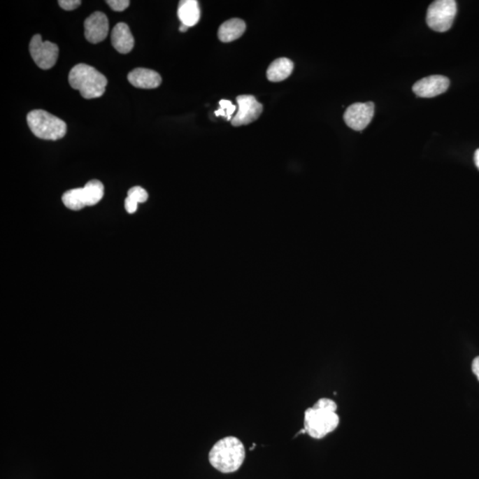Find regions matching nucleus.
I'll list each match as a JSON object with an SVG mask.
<instances>
[{"label":"nucleus","mask_w":479,"mask_h":479,"mask_svg":"<svg viewBox=\"0 0 479 479\" xmlns=\"http://www.w3.org/2000/svg\"><path fill=\"white\" fill-rule=\"evenodd\" d=\"M136 201L137 203H145L148 200V194L144 188L141 187H131L130 190L128 191V196Z\"/></svg>","instance_id":"obj_19"},{"label":"nucleus","mask_w":479,"mask_h":479,"mask_svg":"<svg viewBox=\"0 0 479 479\" xmlns=\"http://www.w3.org/2000/svg\"><path fill=\"white\" fill-rule=\"evenodd\" d=\"M220 108L219 110H217L215 112V115H217V117H220V115H222V117H226L227 120H232V115L236 112V106L232 104V102L227 100H222L220 101Z\"/></svg>","instance_id":"obj_18"},{"label":"nucleus","mask_w":479,"mask_h":479,"mask_svg":"<svg viewBox=\"0 0 479 479\" xmlns=\"http://www.w3.org/2000/svg\"><path fill=\"white\" fill-rule=\"evenodd\" d=\"M178 15L180 18L181 24L187 26L188 28L193 27L199 22L201 12L199 5L196 0H184L180 2L178 6Z\"/></svg>","instance_id":"obj_14"},{"label":"nucleus","mask_w":479,"mask_h":479,"mask_svg":"<svg viewBox=\"0 0 479 479\" xmlns=\"http://www.w3.org/2000/svg\"><path fill=\"white\" fill-rule=\"evenodd\" d=\"M457 13L455 0H437L429 6L426 22L434 31L445 32L452 27Z\"/></svg>","instance_id":"obj_5"},{"label":"nucleus","mask_w":479,"mask_h":479,"mask_svg":"<svg viewBox=\"0 0 479 479\" xmlns=\"http://www.w3.org/2000/svg\"><path fill=\"white\" fill-rule=\"evenodd\" d=\"M106 3L115 12L124 11L130 6L129 0H108Z\"/></svg>","instance_id":"obj_20"},{"label":"nucleus","mask_w":479,"mask_h":479,"mask_svg":"<svg viewBox=\"0 0 479 479\" xmlns=\"http://www.w3.org/2000/svg\"><path fill=\"white\" fill-rule=\"evenodd\" d=\"M474 160L476 166H477L478 169L479 170V148L477 151L475 152Z\"/></svg>","instance_id":"obj_24"},{"label":"nucleus","mask_w":479,"mask_h":479,"mask_svg":"<svg viewBox=\"0 0 479 479\" xmlns=\"http://www.w3.org/2000/svg\"><path fill=\"white\" fill-rule=\"evenodd\" d=\"M246 31V24L243 20L233 18L224 22L219 29V38L224 43H229L242 37Z\"/></svg>","instance_id":"obj_13"},{"label":"nucleus","mask_w":479,"mask_h":479,"mask_svg":"<svg viewBox=\"0 0 479 479\" xmlns=\"http://www.w3.org/2000/svg\"><path fill=\"white\" fill-rule=\"evenodd\" d=\"M237 113L232 118L234 127H242L256 121L263 111V106L252 95H240L237 99Z\"/></svg>","instance_id":"obj_8"},{"label":"nucleus","mask_w":479,"mask_h":479,"mask_svg":"<svg viewBox=\"0 0 479 479\" xmlns=\"http://www.w3.org/2000/svg\"><path fill=\"white\" fill-rule=\"evenodd\" d=\"M29 129L36 137L46 141H57L67 133L64 121L45 110H36L27 115Z\"/></svg>","instance_id":"obj_4"},{"label":"nucleus","mask_w":479,"mask_h":479,"mask_svg":"<svg viewBox=\"0 0 479 479\" xmlns=\"http://www.w3.org/2000/svg\"><path fill=\"white\" fill-rule=\"evenodd\" d=\"M110 25L107 15L101 12H95L85 21V36L88 42L98 44L108 37Z\"/></svg>","instance_id":"obj_10"},{"label":"nucleus","mask_w":479,"mask_h":479,"mask_svg":"<svg viewBox=\"0 0 479 479\" xmlns=\"http://www.w3.org/2000/svg\"><path fill=\"white\" fill-rule=\"evenodd\" d=\"M472 371H473L475 376H477L479 380V356L474 359L473 362H472Z\"/></svg>","instance_id":"obj_23"},{"label":"nucleus","mask_w":479,"mask_h":479,"mask_svg":"<svg viewBox=\"0 0 479 479\" xmlns=\"http://www.w3.org/2000/svg\"><path fill=\"white\" fill-rule=\"evenodd\" d=\"M59 6L66 11H72L81 6L80 0H59Z\"/></svg>","instance_id":"obj_21"},{"label":"nucleus","mask_w":479,"mask_h":479,"mask_svg":"<svg viewBox=\"0 0 479 479\" xmlns=\"http://www.w3.org/2000/svg\"><path fill=\"white\" fill-rule=\"evenodd\" d=\"M187 29H188L187 26L184 25V24H181V26L180 27V31L186 32L187 31Z\"/></svg>","instance_id":"obj_25"},{"label":"nucleus","mask_w":479,"mask_h":479,"mask_svg":"<svg viewBox=\"0 0 479 479\" xmlns=\"http://www.w3.org/2000/svg\"><path fill=\"white\" fill-rule=\"evenodd\" d=\"M138 204L136 201L131 199V198L127 197L124 201L125 209L128 213L133 214L136 213Z\"/></svg>","instance_id":"obj_22"},{"label":"nucleus","mask_w":479,"mask_h":479,"mask_svg":"<svg viewBox=\"0 0 479 479\" xmlns=\"http://www.w3.org/2000/svg\"><path fill=\"white\" fill-rule=\"evenodd\" d=\"M450 85V80L441 75L429 76L421 79L413 85V92L418 97L434 98L444 94Z\"/></svg>","instance_id":"obj_9"},{"label":"nucleus","mask_w":479,"mask_h":479,"mask_svg":"<svg viewBox=\"0 0 479 479\" xmlns=\"http://www.w3.org/2000/svg\"><path fill=\"white\" fill-rule=\"evenodd\" d=\"M87 206H96L104 196V186L100 180H94L83 187Z\"/></svg>","instance_id":"obj_16"},{"label":"nucleus","mask_w":479,"mask_h":479,"mask_svg":"<svg viewBox=\"0 0 479 479\" xmlns=\"http://www.w3.org/2000/svg\"><path fill=\"white\" fill-rule=\"evenodd\" d=\"M375 114V104L373 102H357L350 106L343 115L345 124L352 130L362 131L368 127Z\"/></svg>","instance_id":"obj_7"},{"label":"nucleus","mask_w":479,"mask_h":479,"mask_svg":"<svg viewBox=\"0 0 479 479\" xmlns=\"http://www.w3.org/2000/svg\"><path fill=\"white\" fill-rule=\"evenodd\" d=\"M336 403L328 398L320 399L313 408H307L303 419V429L310 437L320 439L331 434L339 425L336 411Z\"/></svg>","instance_id":"obj_1"},{"label":"nucleus","mask_w":479,"mask_h":479,"mask_svg":"<svg viewBox=\"0 0 479 479\" xmlns=\"http://www.w3.org/2000/svg\"><path fill=\"white\" fill-rule=\"evenodd\" d=\"M71 87L79 91L83 98H100L104 94L108 85L107 78L97 69L87 64H80L74 66L69 75Z\"/></svg>","instance_id":"obj_3"},{"label":"nucleus","mask_w":479,"mask_h":479,"mask_svg":"<svg viewBox=\"0 0 479 479\" xmlns=\"http://www.w3.org/2000/svg\"><path fill=\"white\" fill-rule=\"evenodd\" d=\"M62 201L66 207L72 210H80L87 206L83 188H74L66 192L62 196Z\"/></svg>","instance_id":"obj_17"},{"label":"nucleus","mask_w":479,"mask_h":479,"mask_svg":"<svg viewBox=\"0 0 479 479\" xmlns=\"http://www.w3.org/2000/svg\"><path fill=\"white\" fill-rule=\"evenodd\" d=\"M29 52L39 68L50 69L57 62L59 48L50 41H43L41 36L38 34L31 38Z\"/></svg>","instance_id":"obj_6"},{"label":"nucleus","mask_w":479,"mask_h":479,"mask_svg":"<svg viewBox=\"0 0 479 479\" xmlns=\"http://www.w3.org/2000/svg\"><path fill=\"white\" fill-rule=\"evenodd\" d=\"M294 64L289 59L280 58L273 61L267 69L266 76L271 82L285 80L292 75Z\"/></svg>","instance_id":"obj_15"},{"label":"nucleus","mask_w":479,"mask_h":479,"mask_svg":"<svg viewBox=\"0 0 479 479\" xmlns=\"http://www.w3.org/2000/svg\"><path fill=\"white\" fill-rule=\"evenodd\" d=\"M245 457L243 443L234 436L220 439L209 452L210 465L224 474L234 473L239 470Z\"/></svg>","instance_id":"obj_2"},{"label":"nucleus","mask_w":479,"mask_h":479,"mask_svg":"<svg viewBox=\"0 0 479 479\" xmlns=\"http://www.w3.org/2000/svg\"><path fill=\"white\" fill-rule=\"evenodd\" d=\"M111 43L120 54H129L134 49V38L130 28L124 22L117 23L111 33Z\"/></svg>","instance_id":"obj_12"},{"label":"nucleus","mask_w":479,"mask_h":479,"mask_svg":"<svg viewBox=\"0 0 479 479\" xmlns=\"http://www.w3.org/2000/svg\"><path fill=\"white\" fill-rule=\"evenodd\" d=\"M128 81L137 88L155 89L161 85L162 78L152 69L137 68L128 74Z\"/></svg>","instance_id":"obj_11"}]
</instances>
